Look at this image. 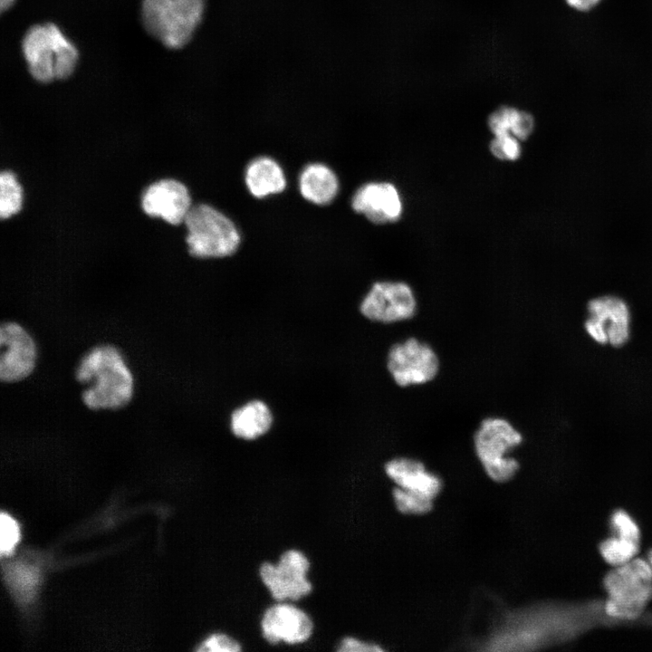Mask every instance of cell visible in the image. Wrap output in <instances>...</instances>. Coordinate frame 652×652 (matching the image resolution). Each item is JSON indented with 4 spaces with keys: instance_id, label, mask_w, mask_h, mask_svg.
I'll list each match as a JSON object with an SVG mask.
<instances>
[{
    "instance_id": "obj_23",
    "label": "cell",
    "mask_w": 652,
    "mask_h": 652,
    "mask_svg": "<svg viewBox=\"0 0 652 652\" xmlns=\"http://www.w3.org/2000/svg\"><path fill=\"white\" fill-rule=\"evenodd\" d=\"M391 496L396 509L402 514H427L434 507V501L396 485L391 490Z\"/></svg>"
},
{
    "instance_id": "obj_8",
    "label": "cell",
    "mask_w": 652,
    "mask_h": 652,
    "mask_svg": "<svg viewBox=\"0 0 652 652\" xmlns=\"http://www.w3.org/2000/svg\"><path fill=\"white\" fill-rule=\"evenodd\" d=\"M260 634L270 647H304L314 637L316 623L311 612L298 602L272 601L259 618Z\"/></svg>"
},
{
    "instance_id": "obj_26",
    "label": "cell",
    "mask_w": 652,
    "mask_h": 652,
    "mask_svg": "<svg viewBox=\"0 0 652 652\" xmlns=\"http://www.w3.org/2000/svg\"><path fill=\"white\" fill-rule=\"evenodd\" d=\"M336 652H383L386 649L378 642L360 638L354 634H344L334 647Z\"/></svg>"
},
{
    "instance_id": "obj_24",
    "label": "cell",
    "mask_w": 652,
    "mask_h": 652,
    "mask_svg": "<svg viewBox=\"0 0 652 652\" xmlns=\"http://www.w3.org/2000/svg\"><path fill=\"white\" fill-rule=\"evenodd\" d=\"M244 649V643L225 629L209 633L195 647L197 652H242Z\"/></svg>"
},
{
    "instance_id": "obj_2",
    "label": "cell",
    "mask_w": 652,
    "mask_h": 652,
    "mask_svg": "<svg viewBox=\"0 0 652 652\" xmlns=\"http://www.w3.org/2000/svg\"><path fill=\"white\" fill-rule=\"evenodd\" d=\"M22 50L29 72L42 83L68 78L79 57L76 47L52 23L31 26L23 38Z\"/></svg>"
},
{
    "instance_id": "obj_11",
    "label": "cell",
    "mask_w": 652,
    "mask_h": 652,
    "mask_svg": "<svg viewBox=\"0 0 652 652\" xmlns=\"http://www.w3.org/2000/svg\"><path fill=\"white\" fill-rule=\"evenodd\" d=\"M584 329L597 343L612 347L625 345L630 335V311L627 302L614 295L591 299L587 304Z\"/></svg>"
},
{
    "instance_id": "obj_13",
    "label": "cell",
    "mask_w": 652,
    "mask_h": 652,
    "mask_svg": "<svg viewBox=\"0 0 652 652\" xmlns=\"http://www.w3.org/2000/svg\"><path fill=\"white\" fill-rule=\"evenodd\" d=\"M140 205L147 216L161 218L174 225L184 223L192 207L187 187L172 178L150 184L141 196Z\"/></svg>"
},
{
    "instance_id": "obj_28",
    "label": "cell",
    "mask_w": 652,
    "mask_h": 652,
    "mask_svg": "<svg viewBox=\"0 0 652 652\" xmlns=\"http://www.w3.org/2000/svg\"><path fill=\"white\" fill-rule=\"evenodd\" d=\"M0 551L2 554H9L13 551L19 541L20 532L16 522L7 513H2L0 518Z\"/></svg>"
},
{
    "instance_id": "obj_29",
    "label": "cell",
    "mask_w": 652,
    "mask_h": 652,
    "mask_svg": "<svg viewBox=\"0 0 652 652\" xmlns=\"http://www.w3.org/2000/svg\"><path fill=\"white\" fill-rule=\"evenodd\" d=\"M602 0H565L568 6L577 12L586 13L594 9Z\"/></svg>"
},
{
    "instance_id": "obj_21",
    "label": "cell",
    "mask_w": 652,
    "mask_h": 652,
    "mask_svg": "<svg viewBox=\"0 0 652 652\" xmlns=\"http://www.w3.org/2000/svg\"><path fill=\"white\" fill-rule=\"evenodd\" d=\"M638 549L639 542L617 535L606 539L599 545L602 558L614 567L623 565L636 558Z\"/></svg>"
},
{
    "instance_id": "obj_18",
    "label": "cell",
    "mask_w": 652,
    "mask_h": 652,
    "mask_svg": "<svg viewBox=\"0 0 652 652\" xmlns=\"http://www.w3.org/2000/svg\"><path fill=\"white\" fill-rule=\"evenodd\" d=\"M273 419V414L268 405L262 400L255 399L233 411L230 428L235 437L253 441L270 430Z\"/></svg>"
},
{
    "instance_id": "obj_16",
    "label": "cell",
    "mask_w": 652,
    "mask_h": 652,
    "mask_svg": "<svg viewBox=\"0 0 652 652\" xmlns=\"http://www.w3.org/2000/svg\"><path fill=\"white\" fill-rule=\"evenodd\" d=\"M244 182L249 193L259 199L282 193L287 184L283 168L269 157L256 158L247 165Z\"/></svg>"
},
{
    "instance_id": "obj_5",
    "label": "cell",
    "mask_w": 652,
    "mask_h": 652,
    "mask_svg": "<svg viewBox=\"0 0 652 652\" xmlns=\"http://www.w3.org/2000/svg\"><path fill=\"white\" fill-rule=\"evenodd\" d=\"M473 440L475 455L491 480L506 483L515 476L520 463L511 453L523 443V435L509 420L485 417Z\"/></svg>"
},
{
    "instance_id": "obj_3",
    "label": "cell",
    "mask_w": 652,
    "mask_h": 652,
    "mask_svg": "<svg viewBox=\"0 0 652 652\" xmlns=\"http://www.w3.org/2000/svg\"><path fill=\"white\" fill-rule=\"evenodd\" d=\"M603 585L608 594L603 607L606 615L636 619L652 599V568L648 561L634 558L608 572Z\"/></svg>"
},
{
    "instance_id": "obj_27",
    "label": "cell",
    "mask_w": 652,
    "mask_h": 652,
    "mask_svg": "<svg viewBox=\"0 0 652 652\" xmlns=\"http://www.w3.org/2000/svg\"><path fill=\"white\" fill-rule=\"evenodd\" d=\"M610 524L618 537L639 542L640 531L632 517L623 510H617L610 517Z\"/></svg>"
},
{
    "instance_id": "obj_30",
    "label": "cell",
    "mask_w": 652,
    "mask_h": 652,
    "mask_svg": "<svg viewBox=\"0 0 652 652\" xmlns=\"http://www.w3.org/2000/svg\"><path fill=\"white\" fill-rule=\"evenodd\" d=\"M14 0H0V8L4 12L11 7Z\"/></svg>"
},
{
    "instance_id": "obj_7",
    "label": "cell",
    "mask_w": 652,
    "mask_h": 652,
    "mask_svg": "<svg viewBox=\"0 0 652 652\" xmlns=\"http://www.w3.org/2000/svg\"><path fill=\"white\" fill-rule=\"evenodd\" d=\"M312 568V560L303 550L290 547L275 561H263L257 573L273 601L300 602L314 591Z\"/></svg>"
},
{
    "instance_id": "obj_9",
    "label": "cell",
    "mask_w": 652,
    "mask_h": 652,
    "mask_svg": "<svg viewBox=\"0 0 652 652\" xmlns=\"http://www.w3.org/2000/svg\"><path fill=\"white\" fill-rule=\"evenodd\" d=\"M387 369L398 387L408 388L435 379L440 370V360L427 342L409 337L389 348Z\"/></svg>"
},
{
    "instance_id": "obj_25",
    "label": "cell",
    "mask_w": 652,
    "mask_h": 652,
    "mask_svg": "<svg viewBox=\"0 0 652 652\" xmlns=\"http://www.w3.org/2000/svg\"><path fill=\"white\" fill-rule=\"evenodd\" d=\"M489 149L494 158L504 161L517 160L522 155L521 140L509 134L494 136Z\"/></svg>"
},
{
    "instance_id": "obj_15",
    "label": "cell",
    "mask_w": 652,
    "mask_h": 652,
    "mask_svg": "<svg viewBox=\"0 0 652 652\" xmlns=\"http://www.w3.org/2000/svg\"><path fill=\"white\" fill-rule=\"evenodd\" d=\"M384 473L396 486L432 501L443 488L442 478L417 458L393 457L384 464Z\"/></svg>"
},
{
    "instance_id": "obj_10",
    "label": "cell",
    "mask_w": 652,
    "mask_h": 652,
    "mask_svg": "<svg viewBox=\"0 0 652 652\" xmlns=\"http://www.w3.org/2000/svg\"><path fill=\"white\" fill-rule=\"evenodd\" d=\"M417 311V301L413 289L401 281L374 283L360 304L363 317L382 324L410 320Z\"/></svg>"
},
{
    "instance_id": "obj_14",
    "label": "cell",
    "mask_w": 652,
    "mask_h": 652,
    "mask_svg": "<svg viewBox=\"0 0 652 652\" xmlns=\"http://www.w3.org/2000/svg\"><path fill=\"white\" fill-rule=\"evenodd\" d=\"M351 207L375 225L395 223L403 213L399 191L390 182H369L362 185L351 198Z\"/></svg>"
},
{
    "instance_id": "obj_4",
    "label": "cell",
    "mask_w": 652,
    "mask_h": 652,
    "mask_svg": "<svg viewBox=\"0 0 652 652\" xmlns=\"http://www.w3.org/2000/svg\"><path fill=\"white\" fill-rule=\"evenodd\" d=\"M206 0H142L147 32L170 49L189 43L202 22Z\"/></svg>"
},
{
    "instance_id": "obj_31",
    "label": "cell",
    "mask_w": 652,
    "mask_h": 652,
    "mask_svg": "<svg viewBox=\"0 0 652 652\" xmlns=\"http://www.w3.org/2000/svg\"><path fill=\"white\" fill-rule=\"evenodd\" d=\"M647 561L652 568V550L649 551V552H648V560Z\"/></svg>"
},
{
    "instance_id": "obj_1",
    "label": "cell",
    "mask_w": 652,
    "mask_h": 652,
    "mask_svg": "<svg viewBox=\"0 0 652 652\" xmlns=\"http://www.w3.org/2000/svg\"><path fill=\"white\" fill-rule=\"evenodd\" d=\"M75 379L86 386L82 400L91 410L122 408L133 396V375L120 351L111 344L88 350L75 369Z\"/></svg>"
},
{
    "instance_id": "obj_6",
    "label": "cell",
    "mask_w": 652,
    "mask_h": 652,
    "mask_svg": "<svg viewBox=\"0 0 652 652\" xmlns=\"http://www.w3.org/2000/svg\"><path fill=\"white\" fill-rule=\"evenodd\" d=\"M184 225L188 252L196 258H224L239 247L241 236L235 223L210 205L192 206Z\"/></svg>"
},
{
    "instance_id": "obj_17",
    "label": "cell",
    "mask_w": 652,
    "mask_h": 652,
    "mask_svg": "<svg viewBox=\"0 0 652 652\" xmlns=\"http://www.w3.org/2000/svg\"><path fill=\"white\" fill-rule=\"evenodd\" d=\"M298 186L302 197L318 206L333 201L340 189L339 179L334 171L321 163L305 166L300 173Z\"/></svg>"
},
{
    "instance_id": "obj_22",
    "label": "cell",
    "mask_w": 652,
    "mask_h": 652,
    "mask_svg": "<svg viewBox=\"0 0 652 652\" xmlns=\"http://www.w3.org/2000/svg\"><path fill=\"white\" fill-rule=\"evenodd\" d=\"M6 580L14 592L21 599H29L34 592L39 572L33 566L14 563L6 570Z\"/></svg>"
},
{
    "instance_id": "obj_20",
    "label": "cell",
    "mask_w": 652,
    "mask_h": 652,
    "mask_svg": "<svg viewBox=\"0 0 652 652\" xmlns=\"http://www.w3.org/2000/svg\"><path fill=\"white\" fill-rule=\"evenodd\" d=\"M23 189L15 175L5 170L0 174V216L6 219L22 208Z\"/></svg>"
},
{
    "instance_id": "obj_12",
    "label": "cell",
    "mask_w": 652,
    "mask_h": 652,
    "mask_svg": "<svg viewBox=\"0 0 652 652\" xmlns=\"http://www.w3.org/2000/svg\"><path fill=\"white\" fill-rule=\"evenodd\" d=\"M0 379L14 383L29 377L36 360V344L30 333L16 321H5L0 327Z\"/></svg>"
},
{
    "instance_id": "obj_19",
    "label": "cell",
    "mask_w": 652,
    "mask_h": 652,
    "mask_svg": "<svg viewBox=\"0 0 652 652\" xmlns=\"http://www.w3.org/2000/svg\"><path fill=\"white\" fill-rule=\"evenodd\" d=\"M534 124L532 114L509 105L497 108L487 119V126L494 136L509 134L521 141L532 133Z\"/></svg>"
}]
</instances>
